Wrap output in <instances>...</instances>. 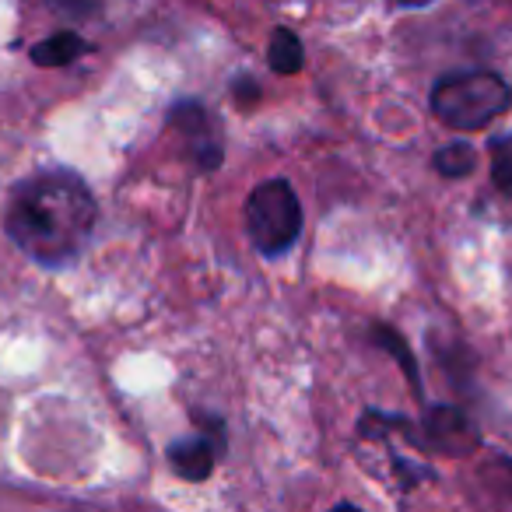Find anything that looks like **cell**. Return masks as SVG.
Wrapping results in <instances>:
<instances>
[{"label": "cell", "mask_w": 512, "mask_h": 512, "mask_svg": "<svg viewBox=\"0 0 512 512\" xmlns=\"http://www.w3.org/2000/svg\"><path fill=\"white\" fill-rule=\"evenodd\" d=\"M232 95L242 109H249L253 102H260V85H256L253 78H246V74H239V78L232 81Z\"/></svg>", "instance_id": "13"}, {"label": "cell", "mask_w": 512, "mask_h": 512, "mask_svg": "<svg viewBox=\"0 0 512 512\" xmlns=\"http://www.w3.org/2000/svg\"><path fill=\"white\" fill-rule=\"evenodd\" d=\"M400 8H428V4H435V0H397Z\"/></svg>", "instance_id": "14"}, {"label": "cell", "mask_w": 512, "mask_h": 512, "mask_svg": "<svg viewBox=\"0 0 512 512\" xmlns=\"http://www.w3.org/2000/svg\"><path fill=\"white\" fill-rule=\"evenodd\" d=\"M369 341L372 348L386 351V355L393 358V362H400V372L407 376V383H411L414 397H425V390H421V376H418V358H414V351L407 348L404 334H397L393 327H383V323H376V327L369 330Z\"/></svg>", "instance_id": "8"}, {"label": "cell", "mask_w": 512, "mask_h": 512, "mask_svg": "<svg viewBox=\"0 0 512 512\" xmlns=\"http://www.w3.org/2000/svg\"><path fill=\"white\" fill-rule=\"evenodd\" d=\"M221 446L211 439L207 432H197V435H186V439H176L169 442L165 449V460L169 467L176 470L183 481H207L214 474V460H218Z\"/></svg>", "instance_id": "6"}, {"label": "cell", "mask_w": 512, "mask_h": 512, "mask_svg": "<svg viewBox=\"0 0 512 512\" xmlns=\"http://www.w3.org/2000/svg\"><path fill=\"white\" fill-rule=\"evenodd\" d=\"M435 120L453 130H481L512 106V88L495 71H453L428 95Z\"/></svg>", "instance_id": "2"}, {"label": "cell", "mask_w": 512, "mask_h": 512, "mask_svg": "<svg viewBox=\"0 0 512 512\" xmlns=\"http://www.w3.org/2000/svg\"><path fill=\"white\" fill-rule=\"evenodd\" d=\"M92 190L71 169H46L22 179L4 207V232L32 264L71 267L81 260L95 232Z\"/></svg>", "instance_id": "1"}, {"label": "cell", "mask_w": 512, "mask_h": 512, "mask_svg": "<svg viewBox=\"0 0 512 512\" xmlns=\"http://www.w3.org/2000/svg\"><path fill=\"white\" fill-rule=\"evenodd\" d=\"M421 449H435V453H474L481 446V435L467 421V414L456 407H425V435L418 439Z\"/></svg>", "instance_id": "5"}, {"label": "cell", "mask_w": 512, "mask_h": 512, "mask_svg": "<svg viewBox=\"0 0 512 512\" xmlns=\"http://www.w3.org/2000/svg\"><path fill=\"white\" fill-rule=\"evenodd\" d=\"M477 162H481V158H477V148H474V144H467V141L442 144V148L435 151V158H432L435 172H439V176H446V179H467V176H474Z\"/></svg>", "instance_id": "10"}, {"label": "cell", "mask_w": 512, "mask_h": 512, "mask_svg": "<svg viewBox=\"0 0 512 512\" xmlns=\"http://www.w3.org/2000/svg\"><path fill=\"white\" fill-rule=\"evenodd\" d=\"M85 53H88V43L78 32L60 29V32H53V36L39 39L29 50V57H32V64H39V67H67L78 57H85Z\"/></svg>", "instance_id": "7"}, {"label": "cell", "mask_w": 512, "mask_h": 512, "mask_svg": "<svg viewBox=\"0 0 512 512\" xmlns=\"http://www.w3.org/2000/svg\"><path fill=\"white\" fill-rule=\"evenodd\" d=\"M267 64L274 74H299L306 64V50H302V39L292 29H274L271 43H267Z\"/></svg>", "instance_id": "9"}, {"label": "cell", "mask_w": 512, "mask_h": 512, "mask_svg": "<svg viewBox=\"0 0 512 512\" xmlns=\"http://www.w3.org/2000/svg\"><path fill=\"white\" fill-rule=\"evenodd\" d=\"M491 148V179L502 193H512V141L509 137H495Z\"/></svg>", "instance_id": "11"}, {"label": "cell", "mask_w": 512, "mask_h": 512, "mask_svg": "<svg viewBox=\"0 0 512 512\" xmlns=\"http://www.w3.org/2000/svg\"><path fill=\"white\" fill-rule=\"evenodd\" d=\"M46 8L57 11L64 18H74V22H85V18H95L102 8V0H46Z\"/></svg>", "instance_id": "12"}, {"label": "cell", "mask_w": 512, "mask_h": 512, "mask_svg": "<svg viewBox=\"0 0 512 512\" xmlns=\"http://www.w3.org/2000/svg\"><path fill=\"white\" fill-rule=\"evenodd\" d=\"M302 204L288 179H264L246 197V232L256 253L278 260L302 235Z\"/></svg>", "instance_id": "3"}, {"label": "cell", "mask_w": 512, "mask_h": 512, "mask_svg": "<svg viewBox=\"0 0 512 512\" xmlns=\"http://www.w3.org/2000/svg\"><path fill=\"white\" fill-rule=\"evenodd\" d=\"M165 120H169L172 130H179V137H183L186 151H190L193 165H197L200 172L221 169V162H225V141H221L218 120H214V113L204 102H197V99L172 102Z\"/></svg>", "instance_id": "4"}]
</instances>
